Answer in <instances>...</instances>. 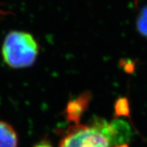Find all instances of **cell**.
<instances>
[{
	"instance_id": "4",
	"label": "cell",
	"mask_w": 147,
	"mask_h": 147,
	"mask_svg": "<svg viewBox=\"0 0 147 147\" xmlns=\"http://www.w3.org/2000/svg\"><path fill=\"white\" fill-rule=\"evenodd\" d=\"M138 27L140 32L147 37V6L140 11L138 20Z\"/></svg>"
},
{
	"instance_id": "3",
	"label": "cell",
	"mask_w": 147,
	"mask_h": 147,
	"mask_svg": "<svg viewBox=\"0 0 147 147\" xmlns=\"http://www.w3.org/2000/svg\"><path fill=\"white\" fill-rule=\"evenodd\" d=\"M18 138L15 130L7 122L0 121V147H18Z\"/></svg>"
},
{
	"instance_id": "5",
	"label": "cell",
	"mask_w": 147,
	"mask_h": 147,
	"mask_svg": "<svg viewBox=\"0 0 147 147\" xmlns=\"http://www.w3.org/2000/svg\"><path fill=\"white\" fill-rule=\"evenodd\" d=\"M34 147H53V146L49 140H43L38 142L37 144H35Z\"/></svg>"
},
{
	"instance_id": "1",
	"label": "cell",
	"mask_w": 147,
	"mask_h": 147,
	"mask_svg": "<svg viewBox=\"0 0 147 147\" xmlns=\"http://www.w3.org/2000/svg\"><path fill=\"white\" fill-rule=\"evenodd\" d=\"M117 124L101 121L92 125H78L70 128L59 147H114L128 140L127 132H119ZM126 145V144H125Z\"/></svg>"
},
{
	"instance_id": "2",
	"label": "cell",
	"mask_w": 147,
	"mask_h": 147,
	"mask_svg": "<svg viewBox=\"0 0 147 147\" xmlns=\"http://www.w3.org/2000/svg\"><path fill=\"white\" fill-rule=\"evenodd\" d=\"M39 46L30 33L12 31L6 35L2 48L5 62L13 68L32 65L38 55Z\"/></svg>"
}]
</instances>
